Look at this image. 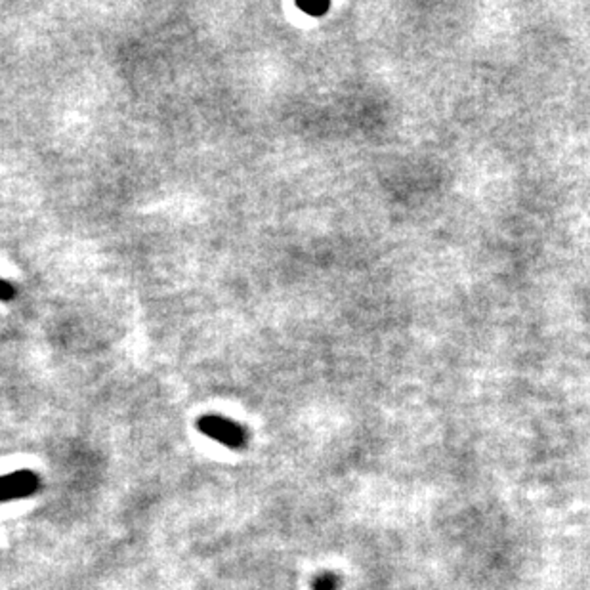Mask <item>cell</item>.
<instances>
[{
	"label": "cell",
	"mask_w": 590,
	"mask_h": 590,
	"mask_svg": "<svg viewBox=\"0 0 590 590\" xmlns=\"http://www.w3.org/2000/svg\"><path fill=\"white\" fill-rule=\"evenodd\" d=\"M199 430L204 436L212 437L231 449H242L247 445V432L222 417H202L199 421Z\"/></svg>",
	"instance_id": "obj_1"
},
{
	"label": "cell",
	"mask_w": 590,
	"mask_h": 590,
	"mask_svg": "<svg viewBox=\"0 0 590 590\" xmlns=\"http://www.w3.org/2000/svg\"><path fill=\"white\" fill-rule=\"evenodd\" d=\"M39 487L41 479L31 470H17L6 476H0V502L31 497L39 491Z\"/></svg>",
	"instance_id": "obj_2"
},
{
	"label": "cell",
	"mask_w": 590,
	"mask_h": 590,
	"mask_svg": "<svg viewBox=\"0 0 590 590\" xmlns=\"http://www.w3.org/2000/svg\"><path fill=\"white\" fill-rule=\"evenodd\" d=\"M339 589V577L332 573L319 575L314 582V590H336Z\"/></svg>",
	"instance_id": "obj_3"
},
{
	"label": "cell",
	"mask_w": 590,
	"mask_h": 590,
	"mask_svg": "<svg viewBox=\"0 0 590 590\" xmlns=\"http://www.w3.org/2000/svg\"><path fill=\"white\" fill-rule=\"evenodd\" d=\"M298 8L307 14V16H321L329 10V4L327 2H314V4H298Z\"/></svg>",
	"instance_id": "obj_4"
},
{
	"label": "cell",
	"mask_w": 590,
	"mask_h": 590,
	"mask_svg": "<svg viewBox=\"0 0 590 590\" xmlns=\"http://www.w3.org/2000/svg\"><path fill=\"white\" fill-rule=\"evenodd\" d=\"M16 298V287L14 285H10L8 281H2L0 279V300H14Z\"/></svg>",
	"instance_id": "obj_5"
}]
</instances>
